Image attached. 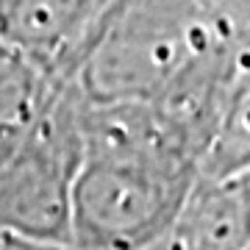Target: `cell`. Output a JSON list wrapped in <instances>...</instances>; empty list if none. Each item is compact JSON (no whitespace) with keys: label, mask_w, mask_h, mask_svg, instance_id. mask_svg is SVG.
Instances as JSON below:
<instances>
[{"label":"cell","mask_w":250,"mask_h":250,"mask_svg":"<svg viewBox=\"0 0 250 250\" xmlns=\"http://www.w3.org/2000/svg\"><path fill=\"white\" fill-rule=\"evenodd\" d=\"M217 136L159 108L86 103L67 250H147L161 242Z\"/></svg>","instance_id":"2"},{"label":"cell","mask_w":250,"mask_h":250,"mask_svg":"<svg viewBox=\"0 0 250 250\" xmlns=\"http://www.w3.org/2000/svg\"><path fill=\"white\" fill-rule=\"evenodd\" d=\"M81 83L56 86L0 159V233L67 250L70 195L83 156Z\"/></svg>","instance_id":"3"},{"label":"cell","mask_w":250,"mask_h":250,"mask_svg":"<svg viewBox=\"0 0 250 250\" xmlns=\"http://www.w3.org/2000/svg\"><path fill=\"white\" fill-rule=\"evenodd\" d=\"M0 250H64V248H50V245H39V242H28L11 233H0Z\"/></svg>","instance_id":"5"},{"label":"cell","mask_w":250,"mask_h":250,"mask_svg":"<svg viewBox=\"0 0 250 250\" xmlns=\"http://www.w3.org/2000/svg\"><path fill=\"white\" fill-rule=\"evenodd\" d=\"M245 20V6H111L81 92L95 106H147L223 131L248 106Z\"/></svg>","instance_id":"1"},{"label":"cell","mask_w":250,"mask_h":250,"mask_svg":"<svg viewBox=\"0 0 250 250\" xmlns=\"http://www.w3.org/2000/svg\"><path fill=\"white\" fill-rule=\"evenodd\" d=\"M103 3H0V45L45 81L70 83L103 34Z\"/></svg>","instance_id":"4"}]
</instances>
